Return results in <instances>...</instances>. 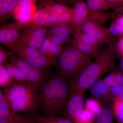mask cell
Returning a JSON list of instances; mask_svg holds the SVG:
<instances>
[{"label":"cell","instance_id":"6da1fadb","mask_svg":"<svg viewBox=\"0 0 123 123\" xmlns=\"http://www.w3.org/2000/svg\"><path fill=\"white\" fill-rule=\"evenodd\" d=\"M67 81L58 74L47 76L40 86L38 101L43 116H56L65 112L69 94Z\"/></svg>","mask_w":123,"mask_h":123},{"label":"cell","instance_id":"7a4b0ae2","mask_svg":"<svg viewBox=\"0 0 123 123\" xmlns=\"http://www.w3.org/2000/svg\"><path fill=\"white\" fill-rule=\"evenodd\" d=\"M116 56L113 45L101 51L95 57L94 62L88 66L78 76L70 80L68 85L69 92L85 93L104 74L115 70Z\"/></svg>","mask_w":123,"mask_h":123},{"label":"cell","instance_id":"3957f363","mask_svg":"<svg viewBox=\"0 0 123 123\" xmlns=\"http://www.w3.org/2000/svg\"><path fill=\"white\" fill-rule=\"evenodd\" d=\"M92 58L78 50L70 44L64 47L55 62L58 75L66 80L78 76L92 63Z\"/></svg>","mask_w":123,"mask_h":123},{"label":"cell","instance_id":"277c9868","mask_svg":"<svg viewBox=\"0 0 123 123\" xmlns=\"http://www.w3.org/2000/svg\"><path fill=\"white\" fill-rule=\"evenodd\" d=\"M11 51L35 67L47 70L49 68L55 66V63L42 55L38 49L24 46H18L13 43L5 45Z\"/></svg>","mask_w":123,"mask_h":123},{"label":"cell","instance_id":"5b68a950","mask_svg":"<svg viewBox=\"0 0 123 123\" xmlns=\"http://www.w3.org/2000/svg\"><path fill=\"white\" fill-rule=\"evenodd\" d=\"M7 61L22 70L31 85L37 90L47 76V70H42L31 65L12 51L9 55Z\"/></svg>","mask_w":123,"mask_h":123},{"label":"cell","instance_id":"8992f818","mask_svg":"<svg viewBox=\"0 0 123 123\" xmlns=\"http://www.w3.org/2000/svg\"><path fill=\"white\" fill-rule=\"evenodd\" d=\"M48 28V26L31 24L13 43L39 49L47 36Z\"/></svg>","mask_w":123,"mask_h":123},{"label":"cell","instance_id":"52a82bcc","mask_svg":"<svg viewBox=\"0 0 123 123\" xmlns=\"http://www.w3.org/2000/svg\"><path fill=\"white\" fill-rule=\"evenodd\" d=\"M40 5L46 9L55 23H71L73 17L72 8L53 0H40Z\"/></svg>","mask_w":123,"mask_h":123},{"label":"cell","instance_id":"ba28073f","mask_svg":"<svg viewBox=\"0 0 123 123\" xmlns=\"http://www.w3.org/2000/svg\"><path fill=\"white\" fill-rule=\"evenodd\" d=\"M79 28L82 31L94 38L100 44H107L108 47L112 46L113 37L108 28L97 25L90 21H86Z\"/></svg>","mask_w":123,"mask_h":123},{"label":"cell","instance_id":"9c48e42d","mask_svg":"<svg viewBox=\"0 0 123 123\" xmlns=\"http://www.w3.org/2000/svg\"><path fill=\"white\" fill-rule=\"evenodd\" d=\"M30 25L18 21L5 24L0 28V42L5 45L14 43Z\"/></svg>","mask_w":123,"mask_h":123},{"label":"cell","instance_id":"30bf717a","mask_svg":"<svg viewBox=\"0 0 123 123\" xmlns=\"http://www.w3.org/2000/svg\"><path fill=\"white\" fill-rule=\"evenodd\" d=\"M85 93L69 92V97L65 111V118L74 123L84 109Z\"/></svg>","mask_w":123,"mask_h":123},{"label":"cell","instance_id":"8fae6325","mask_svg":"<svg viewBox=\"0 0 123 123\" xmlns=\"http://www.w3.org/2000/svg\"><path fill=\"white\" fill-rule=\"evenodd\" d=\"M37 91L36 88L29 83L12 82L4 88L3 92L11 104L14 101Z\"/></svg>","mask_w":123,"mask_h":123},{"label":"cell","instance_id":"7c38bea8","mask_svg":"<svg viewBox=\"0 0 123 123\" xmlns=\"http://www.w3.org/2000/svg\"><path fill=\"white\" fill-rule=\"evenodd\" d=\"M49 28L47 35L57 45L63 47L65 43L69 42L72 33L71 23H55Z\"/></svg>","mask_w":123,"mask_h":123},{"label":"cell","instance_id":"4fadbf2b","mask_svg":"<svg viewBox=\"0 0 123 123\" xmlns=\"http://www.w3.org/2000/svg\"><path fill=\"white\" fill-rule=\"evenodd\" d=\"M11 107L17 112H22L26 114H34L39 107L37 91L31 93L11 104Z\"/></svg>","mask_w":123,"mask_h":123},{"label":"cell","instance_id":"5bb4252c","mask_svg":"<svg viewBox=\"0 0 123 123\" xmlns=\"http://www.w3.org/2000/svg\"><path fill=\"white\" fill-rule=\"evenodd\" d=\"M92 97L100 103L106 105H112L115 98L103 80H99L91 87Z\"/></svg>","mask_w":123,"mask_h":123},{"label":"cell","instance_id":"9a60e30c","mask_svg":"<svg viewBox=\"0 0 123 123\" xmlns=\"http://www.w3.org/2000/svg\"><path fill=\"white\" fill-rule=\"evenodd\" d=\"M37 0L22 5H17L13 12V18L17 21L24 24H31L34 14L37 10Z\"/></svg>","mask_w":123,"mask_h":123},{"label":"cell","instance_id":"2e32d148","mask_svg":"<svg viewBox=\"0 0 123 123\" xmlns=\"http://www.w3.org/2000/svg\"><path fill=\"white\" fill-rule=\"evenodd\" d=\"M71 4L74 12L71 25L73 28H79L87 21L89 9L86 3L82 0H73Z\"/></svg>","mask_w":123,"mask_h":123},{"label":"cell","instance_id":"e0dca14e","mask_svg":"<svg viewBox=\"0 0 123 123\" xmlns=\"http://www.w3.org/2000/svg\"><path fill=\"white\" fill-rule=\"evenodd\" d=\"M18 0H0V23L3 24L13 15Z\"/></svg>","mask_w":123,"mask_h":123},{"label":"cell","instance_id":"ac0fdd59","mask_svg":"<svg viewBox=\"0 0 123 123\" xmlns=\"http://www.w3.org/2000/svg\"><path fill=\"white\" fill-rule=\"evenodd\" d=\"M116 12H101L89 10L87 20L101 26L104 27L108 20L116 15Z\"/></svg>","mask_w":123,"mask_h":123},{"label":"cell","instance_id":"d6986e66","mask_svg":"<svg viewBox=\"0 0 123 123\" xmlns=\"http://www.w3.org/2000/svg\"><path fill=\"white\" fill-rule=\"evenodd\" d=\"M68 43L82 53L91 58H95L101 52V48L82 43L74 38L70 39Z\"/></svg>","mask_w":123,"mask_h":123},{"label":"cell","instance_id":"ffe728a7","mask_svg":"<svg viewBox=\"0 0 123 123\" xmlns=\"http://www.w3.org/2000/svg\"><path fill=\"white\" fill-rule=\"evenodd\" d=\"M4 65L12 82L30 84L26 75L19 68L7 61Z\"/></svg>","mask_w":123,"mask_h":123},{"label":"cell","instance_id":"44dd1931","mask_svg":"<svg viewBox=\"0 0 123 123\" xmlns=\"http://www.w3.org/2000/svg\"><path fill=\"white\" fill-rule=\"evenodd\" d=\"M31 24L49 27L55 23L47 10L40 6L34 14Z\"/></svg>","mask_w":123,"mask_h":123},{"label":"cell","instance_id":"7402d4cb","mask_svg":"<svg viewBox=\"0 0 123 123\" xmlns=\"http://www.w3.org/2000/svg\"><path fill=\"white\" fill-rule=\"evenodd\" d=\"M72 35L74 38L78 41L101 48L102 44H100L99 42H98L91 36L82 31L79 28H74L72 27Z\"/></svg>","mask_w":123,"mask_h":123},{"label":"cell","instance_id":"603a6c76","mask_svg":"<svg viewBox=\"0 0 123 123\" xmlns=\"http://www.w3.org/2000/svg\"><path fill=\"white\" fill-rule=\"evenodd\" d=\"M86 4L90 10L105 12L113 9L108 0H87Z\"/></svg>","mask_w":123,"mask_h":123},{"label":"cell","instance_id":"cb8c5ba5","mask_svg":"<svg viewBox=\"0 0 123 123\" xmlns=\"http://www.w3.org/2000/svg\"><path fill=\"white\" fill-rule=\"evenodd\" d=\"M113 117L111 110L102 107L96 116V123H114Z\"/></svg>","mask_w":123,"mask_h":123},{"label":"cell","instance_id":"d4e9b609","mask_svg":"<svg viewBox=\"0 0 123 123\" xmlns=\"http://www.w3.org/2000/svg\"><path fill=\"white\" fill-rule=\"evenodd\" d=\"M108 28L112 36L123 35V15L118 16L116 18Z\"/></svg>","mask_w":123,"mask_h":123},{"label":"cell","instance_id":"484cf974","mask_svg":"<svg viewBox=\"0 0 123 123\" xmlns=\"http://www.w3.org/2000/svg\"><path fill=\"white\" fill-rule=\"evenodd\" d=\"M112 112L113 116L121 123H123V99L115 98L112 104Z\"/></svg>","mask_w":123,"mask_h":123},{"label":"cell","instance_id":"4316f807","mask_svg":"<svg viewBox=\"0 0 123 123\" xmlns=\"http://www.w3.org/2000/svg\"><path fill=\"white\" fill-rule=\"evenodd\" d=\"M96 116L89 110L84 108L79 116L75 119L74 123H93Z\"/></svg>","mask_w":123,"mask_h":123},{"label":"cell","instance_id":"83f0119b","mask_svg":"<svg viewBox=\"0 0 123 123\" xmlns=\"http://www.w3.org/2000/svg\"><path fill=\"white\" fill-rule=\"evenodd\" d=\"M102 108L101 103L93 98H88L85 102V108L92 112L95 116Z\"/></svg>","mask_w":123,"mask_h":123},{"label":"cell","instance_id":"f1b7e54d","mask_svg":"<svg viewBox=\"0 0 123 123\" xmlns=\"http://www.w3.org/2000/svg\"><path fill=\"white\" fill-rule=\"evenodd\" d=\"M50 38L47 35L38 50L45 57L51 61L55 63L51 55L50 50Z\"/></svg>","mask_w":123,"mask_h":123},{"label":"cell","instance_id":"f546056e","mask_svg":"<svg viewBox=\"0 0 123 123\" xmlns=\"http://www.w3.org/2000/svg\"><path fill=\"white\" fill-rule=\"evenodd\" d=\"M0 86L4 88L12 82L4 64L0 65Z\"/></svg>","mask_w":123,"mask_h":123},{"label":"cell","instance_id":"4dcf8cb0","mask_svg":"<svg viewBox=\"0 0 123 123\" xmlns=\"http://www.w3.org/2000/svg\"><path fill=\"white\" fill-rule=\"evenodd\" d=\"M63 49V47L57 45L50 38V50L52 57L55 62H55L61 54Z\"/></svg>","mask_w":123,"mask_h":123},{"label":"cell","instance_id":"1f68e13d","mask_svg":"<svg viewBox=\"0 0 123 123\" xmlns=\"http://www.w3.org/2000/svg\"><path fill=\"white\" fill-rule=\"evenodd\" d=\"M24 115L18 112L7 117H0V123H17L23 118Z\"/></svg>","mask_w":123,"mask_h":123},{"label":"cell","instance_id":"d6a6232c","mask_svg":"<svg viewBox=\"0 0 123 123\" xmlns=\"http://www.w3.org/2000/svg\"><path fill=\"white\" fill-rule=\"evenodd\" d=\"M112 71L104 79L103 81L106 86L109 89L117 87L115 80V71Z\"/></svg>","mask_w":123,"mask_h":123},{"label":"cell","instance_id":"836d02e7","mask_svg":"<svg viewBox=\"0 0 123 123\" xmlns=\"http://www.w3.org/2000/svg\"><path fill=\"white\" fill-rule=\"evenodd\" d=\"M0 109H6L13 110L11 104L6 98L2 91H0Z\"/></svg>","mask_w":123,"mask_h":123},{"label":"cell","instance_id":"e575fe53","mask_svg":"<svg viewBox=\"0 0 123 123\" xmlns=\"http://www.w3.org/2000/svg\"><path fill=\"white\" fill-rule=\"evenodd\" d=\"M12 52V51H7L1 46H0V65L4 64L7 61L9 55Z\"/></svg>","mask_w":123,"mask_h":123},{"label":"cell","instance_id":"d590c367","mask_svg":"<svg viewBox=\"0 0 123 123\" xmlns=\"http://www.w3.org/2000/svg\"><path fill=\"white\" fill-rule=\"evenodd\" d=\"M111 91L115 98L123 99V86L112 88Z\"/></svg>","mask_w":123,"mask_h":123},{"label":"cell","instance_id":"8d00e7d4","mask_svg":"<svg viewBox=\"0 0 123 123\" xmlns=\"http://www.w3.org/2000/svg\"><path fill=\"white\" fill-rule=\"evenodd\" d=\"M116 55L118 56L123 53V35L118 40L116 47H114Z\"/></svg>","mask_w":123,"mask_h":123},{"label":"cell","instance_id":"74e56055","mask_svg":"<svg viewBox=\"0 0 123 123\" xmlns=\"http://www.w3.org/2000/svg\"><path fill=\"white\" fill-rule=\"evenodd\" d=\"M113 8L117 13L120 9L123 6V0H108Z\"/></svg>","mask_w":123,"mask_h":123},{"label":"cell","instance_id":"f35d334b","mask_svg":"<svg viewBox=\"0 0 123 123\" xmlns=\"http://www.w3.org/2000/svg\"><path fill=\"white\" fill-rule=\"evenodd\" d=\"M115 71V80L117 87L123 86V74L119 70L116 69Z\"/></svg>","mask_w":123,"mask_h":123},{"label":"cell","instance_id":"ab89813d","mask_svg":"<svg viewBox=\"0 0 123 123\" xmlns=\"http://www.w3.org/2000/svg\"><path fill=\"white\" fill-rule=\"evenodd\" d=\"M17 123H39L34 118L33 115H24V117L21 120Z\"/></svg>","mask_w":123,"mask_h":123},{"label":"cell","instance_id":"60d3db41","mask_svg":"<svg viewBox=\"0 0 123 123\" xmlns=\"http://www.w3.org/2000/svg\"><path fill=\"white\" fill-rule=\"evenodd\" d=\"M33 117L39 123H50L45 119L43 116H39L38 115H33ZM66 123H74L71 121H69Z\"/></svg>","mask_w":123,"mask_h":123},{"label":"cell","instance_id":"b9f144b4","mask_svg":"<svg viewBox=\"0 0 123 123\" xmlns=\"http://www.w3.org/2000/svg\"><path fill=\"white\" fill-rule=\"evenodd\" d=\"M34 0H18V5H22L29 4L33 2Z\"/></svg>","mask_w":123,"mask_h":123},{"label":"cell","instance_id":"7bdbcfd3","mask_svg":"<svg viewBox=\"0 0 123 123\" xmlns=\"http://www.w3.org/2000/svg\"><path fill=\"white\" fill-rule=\"evenodd\" d=\"M118 70L123 74V59L120 60L119 68Z\"/></svg>","mask_w":123,"mask_h":123},{"label":"cell","instance_id":"ee69618b","mask_svg":"<svg viewBox=\"0 0 123 123\" xmlns=\"http://www.w3.org/2000/svg\"><path fill=\"white\" fill-rule=\"evenodd\" d=\"M118 57L120 59V60L123 59V54H122V55L119 56Z\"/></svg>","mask_w":123,"mask_h":123},{"label":"cell","instance_id":"f6af8a7d","mask_svg":"<svg viewBox=\"0 0 123 123\" xmlns=\"http://www.w3.org/2000/svg\"><path fill=\"white\" fill-rule=\"evenodd\" d=\"M120 12H123V6L121 7V10H120Z\"/></svg>","mask_w":123,"mask_h":123}]
</instances>
